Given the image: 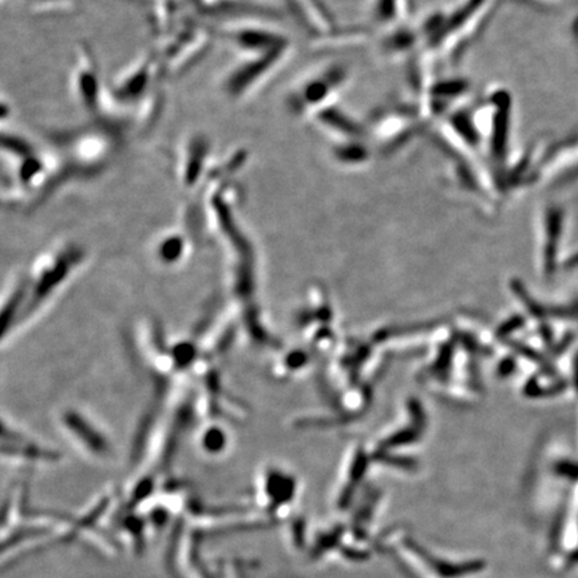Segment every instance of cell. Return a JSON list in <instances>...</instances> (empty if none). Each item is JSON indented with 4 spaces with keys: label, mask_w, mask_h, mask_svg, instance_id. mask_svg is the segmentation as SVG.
<instances>
[{
    "label": "cell",
    "mask_w": 578,
    "mask_h": 578,
    "mask_svg": "<svg viewBox=\"0 0 578 578\" xmlns=\"http://www.w3.org/2000/svg\"><path fill=\"white\" fill-rule=\"evenodd\" d=\"M287 49L267 54L249 55V58L245 59L240 66L230 71L228 78L224 82L225 92L234 99L241 98L256 83L261 81L276 63L282 61Z\"/></svg>",
    "instance_id": "1"
},
{
    "label": "cell",
    "mask_w": 578,
    "mask_h": 578,
    "mask_svg": "<svg viewBox=\"0 0 578 578\" xmlns=\"http://www.w3.org/2000/svg\"><path fill=\"white\" fill-rule=\"evenodd\" d=\"M74 92L82 108L90 114L99 113L102 101L99 70L95 63L94 55L87 46H83L80 51L74 73Z\"/></svg>",
    "instance_id": "2"
},
{
    "label": "cell",
    "mask_w": 578,
    "mask_h": 578,
    "mask_svg": "<svg viewBox=\"0 0 578 578\" xmlns=\"http://www.w3.org/2000/svg\"><path fill=\"white\" fill-rule=\"evenodd\" d=\"M229 41L245 54H267L288 47L282 35L258 27H239L227 32Z\"/></svg>",
    "instance_id": "3"
},
{
    "label": "cell",
    "mask_w": 578,
    "mask_h": 578,
    "mask_svg": "<svg viewBox=\"0 0 578 578\" xmlns=\"http://www.w3.org/2000/svg\"><path fill=\"white\" fill-rule=\"evenodd\" d=\"M209 150L211 144L205 135H193L189 139L180 163L181 182L185 188H196L201 182L202 175L205 178V168Z\"/></svg>",
    "instance_id": "4"
},
{
    "label": "cell",
    "mask_w": 578,
    "mask_h": 578,
    "mask_svg": "<svg viewBox=\"0 0 578 578\" xmlns=\"http://www.w3.org/2000/svg\"><path fill=\"white\" fill-rule=\"evenodd\" d=\"M153 61H144L138 68H133L127 73L121 81L113 87V98L121 103L135 102L146 93L149 84L151 81V68Z\"/></svg>",
    "instance_id": "5"
}]
</instances>
